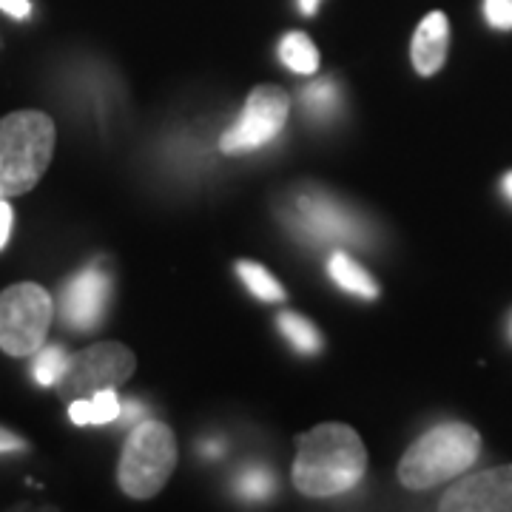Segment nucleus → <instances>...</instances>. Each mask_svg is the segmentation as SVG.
Masks as SVG:
<instances>
[{"instance_id":"9d476101","label":"nucleus","mask_w":512,"mask_h":512,"mask_svg":"<svg viewBox=\"0 0 512 512\" xmlns=\"http://www.w3.org/2000/svg\"><path fill=\"white\" fill-rule=\"evenodd\" d=\"M111 299V276L106 271H80L63 285L60 316L72 330H94L103 325Z\"/></svg>"},{"instance_id":"f257e3e1","label":"nucleus","mask_w":512,"mask_h":512,"mask_svg":"<svg viewBox=\"0 0 512 512\" xmlns=\"http://www.w3.org/2000/svg\"><path fill=\"white\" fill-rule=\"evenodd\" d=\"M367 470V450L348 424H319L296 441L293 487L311 498L353 490Z\"/></svg>"},{"instance_id":"393cba45","label":"nucleus","mask_w":512,"mask_h":512,"mask_svg":"<svg viewBox=\"0 0 512 512\" xmlns=\"http://www.w3.org/2000/svg\"><path fill=\"white\" fill-rule=\"evenodd\" d=\"M143 416V404L140 402H128L126 404V413L120 416V419H140Z\"/></svg>"},{"instance_id":"412c9836","label":"nucleus","mask_w":512,"mask_h":512,"mask_svg":"<svg viewBox=\"0 0 512 512\" xmlns=\"http://www.w3.org/2000/svg\"><path fill=\"white\" fill-rule=\"evenodd\" d=\"M23 450H29V444L20 439L18 433L0 427V456H3V453H23Z\"/></svg>"},{"instance_id":"5701e85b","label":"nucleus","mask_w":512,"mask_h":512,"mask_svg":"<svg viewBox=\"0 0 512 512\" xmlns=\"http://www.w3.org/2000/svg\"><path fill=\"white\" fill-rule=\"evenodd\" d=\"M0 12H6V15H12V18H29V12H32V3L29 0H0Z\"/></svg>"},{"instance_id":"f8f14e48","label":"nucleus","mask_w":512,"mask_h":512,"mask_svg":"<svg viewBox=\"0 0 512 512\" xmlns=\"http://www.w3.org/2000/svg\"><path fill=\"white\" fill-rule=\"evenodd\" d=\"M330 279L342 288V291L362 296V299H376L379 296V285L373 282V276L367 274L362 265H356L348 254L336 251L328 262Z\"/></svg>"},{"instance_id":"aec40b11","label":"nucleus","mask_w":512,"mask_h":512,"mask_svg":"<svg viewBox=\"0 0 512 512\" xmlns=\"http://www.w3.org/2000/svg\"><path fill=\"white\" fill-rule=\"evenodd\" d=\"M484 18L493 29L510 32L512 29V0H484Z\"/></svg>"},{"instance_id":"20e7f679","label":"nucleus","mask_w":512,"mask_h":512,"mask_svg":"<svg viewBox=\"0 0 512 512\" xmlns=\"http://www.w3.org/2000/svg\"><path fill=\"white\" fill-rule=\"evenodd\" d=\"M174 467H177V441L171 427L163 421H143L134 427V433L123 447L117 481L123 493L137 501H146L163 490Z\"/></svg>"},{"instance_id":"4be33fe9","label":"nucleus","mask_w":512,"mask_h":512,"mask_svg":"<svg viewBox=\"0 0 512 512\" xmlns=\"http://www.w3.org/2000/svg\"><path fill=\"white\" fill-rule=\"evenodd\" d=\"M12 222H15V214H12V205L6 200H0V251L6 248L9 242V234H12Z\"/></svg>"},{"instance_id":"4468645a","label":"nucleus","mask_w":512,"mask_h":512,"mask_svg":"<svg viewBox=\"0 0 512 512\" xmlns=\"http://www.w3.org/2000/svg\"><path fill=\"white\" fill-rule=\"evenodd\" d=\"M237 274L256 299H262V302H282L285 299L282 285L262 265H256V262H237Z\"/></svg>"},{"instance_id":"f3484780","label":"nucleus","mask_w":512,"mask_h":512,"mask_svg":"<svg viewBox=\"0 0 512 512\" xmlns=\"http://www.w3.org/2000/svg\"><path fill=\"white\" fill-rule=\"evenodd\" d=\"M302 100H305L308 114L319 117V120H328L339 109V89H336L333 80H319V83H313L311 89H305Z\"/></svg>"},{"instance_id":"f03ea898","label":"nucleus","mask_w":512,"mask_h":512,"mask_svg":"<svg viewBox=\"0 0 512 512\" xmlns=\"http://www.w3.org/2000/svg\"><path fill=\"white\" fill-rule=\"evenodd\" d=\"M57 128L46 111L23 109L0 117V200L29 194L55 157Z\"/></svg>"},{"instance_id":"39448f33","label":"nucleus","mask_w":512,"mask_h":512,"mask_svg":"<svg viewBox=\"0 0 512 512\" xmlns=\"http://www.w3.org/2000/svg\"><path fill=\"white\" fill-rule=\"evenodd\" d=\"M55 319V299L37 282H18L0 291V350L26 359L43 348Z\"/></svg>"},{"instance_id":"7ed1b4c3","label":"nucleus","mask_w":512,"mask_h":512,"mask_svg":"<svg viewBox=\"0 0 512 512\" xmlns=\"http://www.w3.org/2000/svg\"><path fill=\"white\" fill-rule=\"evenodd\" d=\"M481 453L476 427L447 421L424 433L399 464V481L407 490H430L441 481L464 476Z\"/></svg>"},{"instance_id":"b1692460","label":"nucleus","mask_w":512,"mask_h":512,"mask_svg":"<svg viewBox=\"0 0 512 512\" xmlns=\"http://www.w3.org/2000/svg\"><path fill=\"white\" fill-rule=\"evenodd\" d=\"M202 453H205V456L208 458H217L222 453V441H205V444H202L200 447Z\"/></svg>"},{"instance_id":"1a4fd4ad","label":"nucleus","mask_w":512,"mask_h":512,"mask_svg":"<svg viewBox=\"0 0 512 512\" xmlns=\"http://www.w3.org/2000/svg\"><path fill=\"white\" fill-rule=\"evenodd\" d=\"M439 510L444 512H512V464L493 467L456 481Z\"/></svg>"},{"instance_id":"a878e982","label":"nucleus","mask_w":512,"mask_h":512,"mask_svg":"<svg viewBox=\"0 0 512 512\" xmlns=\"http://www.w3.org/2000/svg\"><path fill=\"white\" fill-rule=\"evenodd\" d=\"M319 3H322V0H299V9H302L305 15H316Z\"/></svg>"},{"instance_id":"cd10ccee","label":"nucleus","mask_w":512,"mask_h":512,"mask_svg":"<svg viewBox=\"0 0 512 512\" xmlns=\"http://www.w3.org/2000/svg\"><path fill=\"white\" fill-rule=\"evenodd\" d=\"M510 339H512V322H510Z\"/></svg>"},{"instance_id":"2eb2a0df","label":"nucleus","mask_w":512,"mask_h":512,"mask_svg":"<svg viewBox=\"0 0 512 512\" xmlns=\"http://www.w3.org/2000/svg\"><path fill=\"white\" fill-rule=\"evenodd\" d=\"M279 330L285 333V339H288L299 353H319V350H322V336H319V330L313 328L305 316L282 313V316H279Z\"/></svg>"},{"instance_id":"6e6552de","label":"nucleus","mask_w":512,"mask_h":512,"mask_svg":"<svg viewBox=\"0 0 512 512\" xmlns=\"http://www.w3.org/2000/svg\"><path fill=\"white\" fill-rule=\"evenodd\" d=\"M291 225L313 242H362L365 225L322 191H305L291 202Z\"/></svg>"},{"instance_id":"bb28decb","label":"nucleus","mask_w":512,"mask_h":512,"mask_svg":"<svg viewBox=\"0 0 512 512\" xmlns=\"http://www.w3.org/2000/svg\"><path fill=\"white\" fill-rule=\"evenodd\" d=\"M501 188H504V194L512 200V171L510 174H504V180H501Z\"/></svg>"},{"instance_id":"dca6fc26","label":"nucleus","mask_w":512,"mask_h":512,"mask_svg":"<svg viewBox=\"0 0 512 512\" xmlns=\"http://www.w3.org/2000/svg\"><path fill=\"white\" fill-rule=\"evenodd\" d=\"M66 362H69V356L60 345H43L35 353V367H32L35 382L40 387H55L63 376V370H66Z\"/></svg>"},{"instance_id":"0eeeda50","label":"nucleus","mask_w":512,"mask_h":512,"mask_svg":"<svg viewBox=\"0 0 512 512\" xmlns=\"http://www.w3.org/2000/svg\"><path fill=\"white\" fill-rule=\"evenodd\" d=\"M288 114H291V97L282 86H256L248 94L237 123L222 134L220 148L225 154H239L265 146L279 137V131L288 123Z\"/></svg>"},{"instance_id":"423d86ee","label":"nucleus","mask_w":512,"mask_h":512,"mask_svg":"<svg viewBox=\"0 0 512 512\" xmlns=\"http://www.w3.org/2000/svg\"><path fill=\"white\" fill-rule=\"evenodd\" d=\"M137 359L120 342H97L92 348L69 356L66 370L55 384L63 402L74 399H92L100 390H114L134 376Z\"/></svg>"},{"instance_id":"6ab92c4d","label":"nucleus","mask_w":512,"mask_h":512,"mask_svg":"<svg viewBox=\"0 0 512 512\" xmlns=\"http://www.w3.org/2000/svg\"><path fill=\"white\" fill-rule=\"evenodd\" d=\"M123 416V404L114 390H100L89 399V424H111Z\"/></svg>"},{"instance_id":"ddd939ff","label":"nucleus","mask_w":512,"mask_h":512,"mask_svg":"<svg viewBox=\"0 0 512 512\" xmlns=\"http://www.w3.org/2000/svg\"><path fill=\"white\" fill-rule=\"evenodd\" d=\"M279 57L282 63L296 74H316L319 69V49L305 32H291L279 43Z\"/></svg>"},{"instance_id":"9b49d317","label":"nucleus","mask_w":512,"mask_h":512,"mask_svg":"<svg viewBox=\"0 0 512 512\" xmlns=\"http://www.w3.org/2000/svg\"><path fill=\"white\" fill-rule=\"evenodd\" d=\"M447 46H450V23L444 12H430L421 20L416 35H413V66L421 77H430L444 66L447 60Z\"/></svg>"},{"instance_id":"a211bd4d","label":"nucleus","mask_w":512,"mask_h":512,"mask_svg":"<svg viewBox=\"0 0 512 512\" xmlns=\"http://www.w3.org/2000/svg\"><path fill=\"white\" fill-rule=\"evenodd\" d=\"M237 493L248 501H262L274 493V473H268L265 467H248L237 478Z\"/></svg>"}]
</instances>
